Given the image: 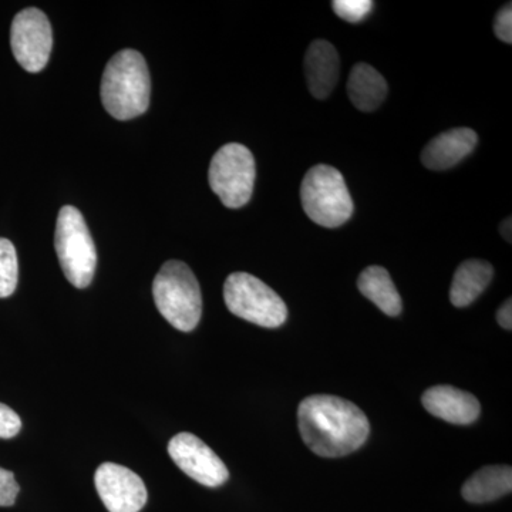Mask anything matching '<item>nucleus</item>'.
I'll use <instances>...</instances> for the list:
<instances>
[{
	"instance_id": "obj_19",
	"label": "nucleus",
	"mask_w": 512,
	"mask_h": 512,
	"mask_svg": "<svg viewBox=\"0 0 512 512\" xmlns=\"http://www.w3.org/2000/svg\"><path fill=\"white\" fill-rule=\"evenodd\" d=\"M373 5L372 0H335L332 3L333 12L349 23L362 22L372 12Z\"/></svg>"
},
{
	"instance_id": "obj_15",
	"label": "nucleus",
	"mask_w": 512,
	"mask_h": 512,
	"mask_svg": "<svg viewBox=\"0 0 512 512\" xmlns=\"http://www.w3.org/2000/svg\"><path fill=\"white\" fill-rule=\"evenodd\" d=\"M386 79L375 67L366 63H357L350 72L348 94L357 110L375 111L387 96Z\"/></svg>"
},
{
	"instance_id": "obj_5",
	"label": "nucleus",
	"mask_w": 512,
	"mask_h": 512,
	"mask_svg": "<svg viewBox=\"0 0 512 512\" xmlns=\"http://www.w3.org/2000/svg\"><path fill=\"white\" fill-rule=\"evenodd\" d=\"M55 247L67 281L77 289L92 284L97 265L96 247L83 215L72 205L59 212Z\"/></svg>"
},
{
	"instance_id": "obj_2",
	"label": "nucleus",
	"mask_w": 512,
	"mask_h": 512,
	"mask_svg": "<svg viewBox=\"0 0 512 512\" xmlns=\"http://www.w3.org/2000/svg\"><path fill=\"white\" fill-rule=\"evenodd\" d=\"M151 79L146 59L133 49L111 57L101 79V101L114 119L126 121L146 113Z\"/></svg>"
},
{
	"instance_id": "obj_20",
	"label": "nucleus",
	"mask_w": 512,
	"mask_h": 512,
	"mask_svg": "<svg viewBox=\"0 0 512 512\" xmlns=\"http://www.w3.org/2000/svg\"><path fill=\"white\" fill-rule=\"evenodd\" d=\"M19 491L15 474L0 467V507H12L16 503Z\"/></svg>"
},
{
	"instance_id": "obj_3",
	"label": "nucleus",
	"mask_w": 512,
	"mask_h": 512,
	"mask_svg": "<svg viewBox=\"0 0 512 512\" xmlns=\"http://www.w3.org/2000/svg\"><path fill=\"white\" fill-rule=\"evenodd\" d=\"M153 296L158 311L175 329L191 332L197 328L202 295L190 266L181 261L165 262L154 279Z\"/></svg>"
},
{
	"instance_id": "obj_10",
	"label": "nucleus",
	"mask_w": 512,
	"mask_h": 512,
	"mask_svg": "<svg viewBox=\"0 0 512 512\" xmlns=\"http://www.w3.org/2000/svg\"><path fill=\"white\" fill-rule=\"evenodd\" d=\"M94 484L110 512H140L147 503L144 481L130 468L120 464H101L94 476Z\"/></svg>"
},
{
	"instance_id": "obj_17",
	"label": "nucleus",
	"mask_w": 512,
	"mask_h": 512,
	"mask_svg": "<svg viewBox=\"0 0 512 512\" xmlns=\"http://www.w3.org/2000/svg\"><path fill=\"white\" fill-rule=\"evenodd\" d=\"M357 288L387 316H399L403 302L392 276L382 266H367L357 279Z\"/></svg>"
},
{
	"instance_id": "obj_9",
	"label": "nucleus",
	"mask_w": 512,
	"mask_h": 512,
	"mask_svg": "<svg viewBox=\"0 0 512 512\" xmlns=\"http://www.w3.org/2000/svg\"><path fill=\"white\" fill-rule=\"evenodd\" d=\"M168 454L188 477L205 487L227 483L229 471L207 444L191 433H180L168 443Z\"/></svg>"
},
{
	"instance_id": "obj_4",
	"label": "nucleus",
	"mask_w": 512,
	"mask_h": 512,
	"mask_svg": "<svg viewBox=\"0 0 512 512\" xmlns=\"http://www.w3.org/2000/svg\"><path fill=\"white\" fill-rule=\"evenodd\" d=\"M301 202L315 224L338 228L352 218L355 205L342 173L328 164H318L306 173L301 184Z\"/></svg>"
},
{
	"instance_id": "obj_14",
	"label": "nucleus",
	"mask_w": 512,
	"mask_h": 512,
	"mask_svg": "<svg viewBox=\"0 0 512 512\" xmlns=\"http://www.w3.org/2000/svg\"><path fill=\"white\" fill-rule=\"evenodd\" d=\"M494 268L481 259H468L458 266L450 288V301L456 308H466L493 281Z\"/></svg>"
},
{
	"instance_id": "obj_16",
	"label": "nucleus",
	"mask_w": 512,
	"mask_h": 512,
	"mask_svg": "<svg viewBox=\"0 0 512 512\" xmlns=\"http://www.w3.org/2000/svg\"><path fill=\"white\" fill-rule=\"evenodd\" d=\"M511 490V467L487 466L468 478L461 494L468 503L484 504L510 494Z\"/></svg>"
},
{
	"instance_id": "obj_23",
	"label": "nucleus",
	"mask_w": 512,
	"mask_h": 512,
	"mask_svg": "<svg viewBox=\"0 0 512 512\" xmlns=\"http://www.w3.org/2000/svg\"><path fill=\"white\" fill-rule=\"evenodd\" d=\"M497 320L500 323L501 328L511 330L512 329V303L511 299L505 301L503 306L498 309Z\"/></svg>"
},
{
	"instance_id": "obj_11",
	"label": "nucleus",
	"mask_w": 512,
	"mask_h": 512,
	"mask_svg": "<svg viewBox=\"0 0 512 512\" xmlns=\"http://www.w3.org/2000/svg\"><path fill=\"white\" fill-rule=\"evenodd\" d=\"M421 402L434 417L461 426L474 423L481 413L476 396L451 386L431 387L423 394Z\"/></svg>"
},
{
	"instance_id": "obj_12",
	"label": "nucleus",
	"mask_w": 512,
	"mask_h": 512,
	"mask_svg": "<svg viewBox=\"0 0 512 512\" xmlns=\"http://www.w3.org/2000/svg\"><path fill=\"white\" fill-rule=\"evenodd\" d=\"M478 143L476 131L460 127L444 131L424 147L421 161L433 171H444L454 167L473 153Z\"/></svg>"
},
{
	"instance_id": "obj_24",
	"label": "nucleus",
	"mask_w": 512,
	"mask_h": 512,
	"mask_svg": "<svg viewBox=\"0 0 512 512\" xmlns=\"http://www.w3.org/2000/svg\"><path fill=\"white\" fill-rule=\"evenodd\" d=\"M511 227H512L511 218H508V220H505L503 222V225H501V234H503L505 241H508V242L512 241Z\"/></svg>"
},
{
	"instance_id": "obj_8",
	"label": "nucleus",
	"mask_w": 512,
	"mask_h": 512,
	"mask_svg": "<svg viewBox=\"0 0 512 512\" xmlns=\"http://www.w3.org/2000/svg\"><path fill=\"white\" fill-rule=\"evenodd\" d=\"M10 45L13 56L26 72H42L53 46L52 26L45 13L37 8L19 12L10 29Z\"/></svg>"
},
{
	"instance_id": "obj_6",
	"label": "nucleus",
	"mask_w": 512,
	"mask_h": 512,
	"mask_svg": "<svg viewBox=\"0 0 512 512\" xmlns=\"http://www.w3.org/2000/svg\"><path fill=\"white\" fill-rule=\"evenodd\" d=\"M224 299L229 312L262 328H279L288 319L284 299L261 279L247 272L228 276Z\"/></svg>"
},
{
	"instance_id": "obj_18",
	"label": "nucleus",
	"mask_w": 512,
	"mask_h": 512,
	"mask_svg": "<svg viewBox=\"0 0 512 512\" xmlns=\"http://www.w3.org/2000/svg\"><path fill=\"white\" fill-rule=\"evenodd\" d=\"M19 265L15 245L0 238V298L13 295L18 286Z\"/></svg>"
},
{
	"instance_id": "obj_1",
	"label": "nucleus",
	"mask_w": 512,
	"mask_h": 512,
	"mask_svg": "<svg viewBox=\"0 0 512 512\" xmlns=\"http://www.w3.org/2000/svg\"><path fill=\"white\" fill-rule=\"evenodd\" d=\"M299 433L320 457H345L359 450L370 434L366 414L349 400L329 394L306 397L298 409Z\"/></svg>"
},
{
	"instance_id": "obj_7",
	"label": "nucleus",
	"mask_w": 512,
	"mask_h": 512,
	"mask_svg": "<svg viewBox=\"0 0 512 512\" xmlns=\"http://www.w3.org/2000/svg\"><path fill=\"white\" fill-rule=\"evenodd\" d=\"M255 177V158L242 144H225L212 157L208 171L211 190L231 210L244 207L251 200Z\"/></svg>"
},
{
	"instance_id": "obj_22",
	"label": "nucleus",
	"mask_w": 512,
	"mask_h": 512,
	"mask_svg": "<svg viewBox=\"0 0 512 512\" xmlns=\"http://www.w3.org/2000/svg\"><path fill=\"white\" fill-rule=\"evenodd\" d=\"M494 33L501 42L512 43V8L511 3L505 5L495 16Z\"/></svg>"
},
{
	"instance_id": "obj_13",
	"label": "nucleus",
	"mask_w": 512,
	"mask_h": 512,
	"mask_svg": "<svg viewBox=\"0 0 512 512\" xmlns=\"http://www.w3.org/2000/svg\"><path fill=\"white\" fill-rule=\"evenodd\" d=\"M339 69V55L332 43L322 39L311 43L305 56V73L313 97L328 99L338 83Z\"/></svg>"
},
{
	"instance_id": "obj_21",
	"label": "nucleus",
	"mask_w": 512,
	"mask_h": 512,
	"mask_svg": "<svg viewBox=\"0 0 512 512\" xmlns=\"http://www.w3.org/2000/svg\"><path fill=\"white\" fill-rule=\"evenodd\" d=\"M22 429V420L6 404L0 403V439H12Z\"/></svg>"
}]
</instances>
